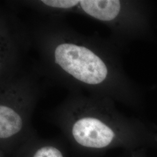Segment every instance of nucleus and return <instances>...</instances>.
Here are the masks:
<instances>
[{
    "label": "nucleus",
    "mask_w": 157,
    "mask_h": 157,
    "mask_svg": "<svg viewBox=\"0 0 157 157\" xmlns=\"http://www.w3.org/2000/svg\"><path fill=\"white\" fill-rule=\"evenodd\" d=\"M55 61L67 73L89 84H99L106 78L107 67L100 57L83 46L64 43L56 47Z\"/></svg>",
    "instance_id": "obj_2"
},
{
    "label": "nucleus",
    "mask_w": 157,
    "mask_h": 157,
    "mask_svg": "<svg viewBox=\"0 0 157 157\" xmlns=\"http://www.w3.org/2000/svg\"><path fill=\"white\" fill-rule=\"evenodd\" d=\"M0 157H6L4 154H3L2 152H0Z\"/></svg>",
    "instance_id": "obj_6"
},
{
    "label": "nucleus",
    "mask_w": 157,
    "mask_h": 157,
    "mask_svg": "<svg viewBox=\"0 0 157 157\" xmlns=\"http://www.w3.org/2000/svg\"><path fill=\"white\" fill-rule=\"evenodd\" d=\"M80 4L86 13L103 21L115 19L121 9L120 1L117 0H82Z\"/></svg>",
    "instance_id": "obj_4"
},
{
    "label": "nucleus",
    "mask_w": 157,
    "mask_h": 157,
    "mask_svg": "<svg viewBox=\"0 0 157 157\" xmlns=\"http://www.w3.org/2000/svg\"><path fill=\"white\" fill-rule=\"evenodd\" d=\"M9 157H68L58 142L39 139L35 136L25 142Z\"/></svg>",
    "instance_id": "obj_3"
},
{
    "label": "nucleus",
    "mask_w": 157,
    "mask_h": 157,
    "mask_svg": "<svg viewBox=\"0 0 157 157\" xmlns=\"http://www.w3.org/2000/svg\"><path fill=\"white\" fill-rule=\"evenodd\" d=\"M47 6L59 8H70L80 3V1L74 0H43Z\"/></svg>",
    "instance_id": "obj_5"
},
{
    "label": "nucleus",
    "mask_w": 157,
    "mask_h": 157,
    "mask_svg": "<svg viewBox=\"0 0 157 157\" xmlns=\"http://www.w3.org/2000/svg\"><path fill=\"white\" fill-rule=\"evenodd\" d=\"M67 113L64 130L69 143L83 151H98L109 147L117 140V133L91 107H76Z\"/></svg>",
    "instance_id": "obj_1"
}]
</instances>
